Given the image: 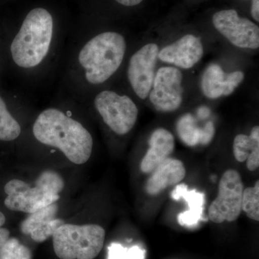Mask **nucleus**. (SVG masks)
<instances>
[{"label":"nucleus","instance_id":"nucleus-29","mask_svg":"<svg viewBox=\"0 0 259 259\" xmlns=\"http://www.w3.org/2000/svg\"><path fill=\"white\" fill-rule=\"evenodd\" d=\"M210 115V110L207 106L199 107L197 110V115L200 119L207 118Z\"/></svg>","mask_w":259,"mask_h":259},{"label":"nucleus","instance_id":"nucleus-27","mask_svg":"<svg viewBox=\"0 0 259 259\" xmlns=\"http://www.w3.org/2000/svg\"><path fill=\"white\" fill-rule=\"evenodd\" d=\"M125 259H144V251L139 246H133L127 250Z\"/></svg>","mask_w":259,"mask_h":259},{"label":"nucleus","instance_id":"nucleus-10","mask_svg":"<svg viewBox=\"0 0 259 259\" xmlns=\"http://www.w3.org/2000/svg\"><path fill=\"white\" fill-rule=\"evenodd\" d=\"M158 52L156 44H146L130 60L127 69L129 81L135 93L143 100L148 96L152 89Z\"/></svg>","mask_w":259,"mask_h":259},{"label":"nucleus","instance_id":"nucleus-31","mask_svg":"<svg viewBox=\"0 0 259 259\" xmlns=\"http://www.w3.org/2000/svg\"><path fill=\"white\" fill-rule=\"evenodd\" d=\"M252 1H255V0H252Z\"/></svg>","mask_w":259,"mask_h":259},{"label":"nucleus","instance_id":"nucleus-12","mask_svg":"<svg viewBox=\"0 0 259 259\" xmlns=\"http://www.w3.org/2000/svg\"><path fill=\"white\" fill-rule=\"evenodd\" d=\"M59 206L54 203L30 213L20 224V231L29 235L34 241L42 243L52 237L56 230L64 224V221L56 218Z\"/></svg>","mask_w":259,"mask_h":259},{"label":"nucleus","instance_id":"nucleus-23","mask_svg":"<svg viewBox=\"0 0 259 259\" xmlns=\"http://www.w3.org/2000/svg\"><path fill=\"white\" fill-rule=\"evenodd\" d=\"M127 248H124L119 243H112L108 247V258L107 259H125Z\"/></svg>","mask_w":259,"mask_h":259},{"label":"nucleus","instance_id":"nucleus-14","mask_svg":"<svg viewBox=\"0 0 259 259\" xmlns=\"http://www.w3.org/2000/svg\"><path fill=\"white\" fill-rule=\"evenodd\" d=\"M149 149L141 163V170L144 173H151L173 152L175 147V137L164 128L155 130L149 139Z\"/></svg>","mask_w":259,"mask_h":259},{"label":"nucleus","instance_id":"nucleus-22","mask_svg":"<svg viewBox=\"0 0 259 259\" xmlns=\"http://www.w3.org/2000/svg\"><path fill=\"white\" fill-rule=\"evenodd\" d=\"M244 79V74L243 71H236L232 72L226 76L225 79L224 93L223 96H228L234 92L238 85Z\"/></svg>","mask_w":259,"mask_h":259},{"label":"nucleus","instance_id":"nucleus-25","mask_svg":"<svg viewBox=\"0 0 259 259\" xmlns=\"http://www.w3.org/2000/svg\"><path fill=\"white\" fill-rule=\"evenodd\" d=\"M246 166L250 171H254L259 166V148H255L250 152L246 160Z\"/></svg>","mask_w":259,"mask_h":259},{"label":"nucleus","instance_id":"nucleus-11","mask_svg":"<svg viewBox=\"0 0 259 259\" xmlns=\"http://www.w3.org/2000/svg\"><path fill=\"white\" fill-rule=\"evenodd\" d=\"M203 54V45L200 39L188 34L162 49L158 52V58L163 62L188 69L200 61Z\"/></svg>","mask_w":259,"mask_h":259},{"label":"nucleus","instance_id":"nucleus-18","mask_svg":"<svg viewBox=\"0 0 259 259\" xmlns=\"http://www.w3.org/2000/svg\"><path fill=\"white\" fill-rule=\"evenodd\" d=\"M177 131L180 139L187 146H197L200 142L202 129L196 125L191 114H185L180 117L177 123Z\"/></svg>","mask_w":259,"mask_h":259},{"label":"nucleus","instance_id":"nucleus-19","mask_svg":"<svg viewBox=\"0 0 259 259\" xmlns=\"http://www.w3.org/2000/svg\"><path fill=\"white\" fill-rule=\"evenodd\" d=\"M21 133L18 122L8 112L6 105L0 97V140L4 141H14Z\"/></svg>","mask_w":259,"mask_h":259},{"label":"nucleus","instance_id":"nucleus-7","mask_svg":"<svg viewBox=\"0 0 259 259\" xmlns=\"http://www.w3.org/2000/svg\"><path fill=\"white\" fill-rule=\"evenodd\" d=\"M95 105L104 122L115 134H127L137 120V107L126 95L121 96L115 92L103 91L95 97Z\"/></svg>","mask_w":259,"mask_h":259},{"label":"nucleus","instance_id":"nucleus-28","mask_svg":"<svg viewBox=\"0 0 259 259\" xmlns=\"http://www.w3.org/2000/svg\"><path fill=\"white\" fill-rule=\"evenodd\" d=\"M250 13L252 17L254 19L255 21H259V0L252 1L251 9H250Z\"/></svg>","mask_w":259,"mask_h":259},{"label":"nucleus","instance_id":"nucleus-21","mask_svg":"<svg viewBox=\"0 0 259 259\" xmlns=\"http://www.w3.org/2000/svg\"><path fill=\"white\" fill-rule=\"evenodd\" d=\"M0 259H32V253L17 238H11L0 248Z\"/></svg>","mask_w":259,"mask_h":259},{"label":"nucleus","instance_id":"nucleus-6","mask_svg":"<svg viewBox=\"0 0 259 259\" xmlns=\"http://www.w3.org/2000/svg\"><path fill=\"white\" fill-rule=\"evenodd\" d=\"M244 190L241 175L236 170H228L219 182L217 197L209 206V220L214 223L236 221L241 213Z\"/></svg>","mask_w":259,"mask_h":259},{"label":"nucleus","instance_id":"nucleus-20","mask_svg":"<svg viewBox=\"0 0 259 259\" xmlns=\"http://www.w3.org/2000/svg\"><path fill=\"white\" fill-rule=\"evenodd\" d=\"M241 210L253 221H259V181L253 187L244 189L242 196Z\"/></svg>","mask_w":259,"mask_h":259},{"label":"nucleus","instance_id":"nucleus-15","mask_svg":"<svg viewBox=\"0 0 259 259\" xmlns=\"http://www.w3.org/2000/svg\"><path fill=\"white\" fill-rule=\"evenodd\" d=\"M172 197L175 199L183 197L189 204V210L178 216V221L181 226H191L197 224L203 210L204 194L195 190H188L187 186L182 184L177 186L172 192Z\"/></svg>","mask_w":259,"mask_h":259},{"label":"nucleus","instance_id":"nucleus-3","mask_svg":"<svg viewBox=\"0 0 259 259\" xmlns=\"http://www.w3.org/2000/svg\"><path fill=\"white\" fill-rule=\"evenodd\" d=\"M125 49V39L117 32H103L90 40L79 56L89 82L102 83L115 74L123 60Z\"/></svg>","mask_w":259,"mask_h":259},{"label":"nucleus","instance_id":"nucleus-17","mask_svg":"<svg viewBox=\"0 0 259 259\" xmlns=\"http://www.w3.org/2000/svg\"><path fill=\"white\" fill-rule=\"evenodd\" d=\"M233 154L238 162L246 161L250 152L259 148V127L255 126L250 131V136L239 134L233 141Z\"/></svg>","mask_w":259,"mask_h":259},{"label":"nucleus","instance_id":"nucleus-8","mask_svg":"<svg viewBox=\"0 0 259 259\" xmlns=\"http://www.w3.org/2000/svg\"><path fill=\"white\" fill-rule=\"evenodd\" d=\"M214 28L230 42L241 49H256L259 47L258 25L241 18L235 10L218 12L212 17Z\"/></svg>","mask_w":259,"mask_h":259},{"label":"nucleus","instance_id":"nucleus-2","mask_svg":"<svg viewBox=\"0 0 259 259\" xmlns=\"http://www.w3.org/2000/svg\"><path fill=\"white\" fill-rule=\"evenodd\" d=\"M52 35L50 13L44 8L31 10L12 42L11 53L15 64L23 68L40 64L49 52Z\"/></svg>","mask_w":259,"mask_h":259},{"label":"nucleus","instance_id":"nucleus-9","mask_svg":"<svg viewBox=\"0 0 259 259\" xmlns=\"http://www.w3.org/2000/svg\"><path fill=\"white\" fill-rule=\"evenodd\" d=\"M182 74L175 67H161L155 74L150 101L158 111L173 112L180 107L183 99Z\"/></svg>","mask_w":259,"mask_h":259},{"label":"nucleus","instance_id":"nucleus-24","mask_svg":"<svg viewBox=\"0 0 259 259\" xmlns=\"http://www.w3.org/2000/svg\"><path fill=\"white\" fill-rule=\"evenodd\" d=\"M215 133L214 123L211 121L207 122L205 126L202 129V134H201L200 142L199 144L202 145H207L212 141L213 137Z\"/></svg>","mask_w":259,"mask_h":259},{"label":"nucleus","instance_id":"nucleus-5","mask_svg":"<svg viewBox=\"0 0 259 259\" xmlns=\"http://www.w3.org/2000/svg\"><path fill=\"white\" fill-rule=\"evenodd\" d=\"M54 252L60 259H94L104 246L105 231L96 224H66L53 235Z\"/></svg>","mask_w":259,"mask_h":259},{"label":"nucleus","instance_id":"nucleus-4","mask_svg":"<svg viewBox=\"0 0 259 259\" xmlns=\"http://www.w3.org/2000/svg\"><path fill=\"white\" fill-rule=\"evenodd\" d=\"M64 187L60 175L50 170L40 174L34 187L22 180H10L5 186V204L10 210L30 214L57 202Z\"/></svg>","mask_w":259,"mask_h":259},{"label":"nucleus","instance_id":"nucleus-26","mask_svg":"<svg viewBox=\"0 0 259 259\" xmlns=\"http://www.w3.org/2000/svg\"><path fill=\"white\" fill-rule=\"evenodd\" d=\"M6 221V218L3 212H0V248L10 238V231L7 228H3Z\"/></svg>","mask_w":259,"mask_h":259},{"label":"nucleus","instance_id":"nucleus-30","mask_svg":"<svg viewBox=\"0 0 259 259\" xmlns=\"http://www.w3.org/2000/svg\"><path fill=\"white\" fill-rule=\"evenodd\" d=\"M116 1L125 6L131 7L140 4L143 0H116Z\"/></svg>","mask_w":259,"mask_h":259},{"label":"nucleus","instance_id":"nucleus-1","mask_svg":"<svg viewBox=\"0 0 259 259\" xmlns=\"http://www.w3.org/2000/svg\"><path fill=\"white\" fill-rule=\"evenodd\" d=\"M32 132L39 142L59 148L76 164L86 163L93 152V139L88 130L56 109L40 113Z\"/></svg>","mask_w":259,"mask_h":259},{"label":"nucleus","instance_id":"nucleus-16","mask_svg":"<svg viewBox=\"0 0 259 259\" xmlns=\"http://www.w3.org/2000/svg\"><path fill=\"white\" fill-rule=\"evenodd\" d=\"M226 74L218 64H211L202 76L201 87L203 94L209 99L223 96Z\"/></svg>","mask_w":259,"mask_h":259},{"label":"nucleus","instance_id":"nucleus-13","mask_svg":"<svg viewBox=\"0 0 259 259\" xmlns=\"http://www.w3.org/2000/svg\"><path fill=\"white\" fill-rule=\"evenodd\" d=\"M186 176L183 162L176 158H168L151 172L146 183V192L156 195L171 186L178 185Z\"/></svg>","mask_w":259,"mask_h":259}]
</instances>
